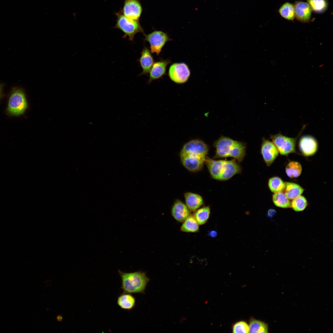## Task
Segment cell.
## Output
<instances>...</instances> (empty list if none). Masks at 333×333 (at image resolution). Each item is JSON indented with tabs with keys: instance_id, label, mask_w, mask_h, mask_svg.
Segmentation results:
<instances>
[{
	"instance_id": "obj_32",
	"label": "cell",
	"mask_w": 333,
	"mask_h": 333,
	"mask_svg": "<svg viewBox=\"0 0 333 333\" xmlns=\"http://www.w3.org/2000/svg\"><path fill=\"white\" fill-rule=\"evenodd\" d=\"M56 319L58 321L61 322L63 319V317L61 315H59L56 316Z\"/></svg>"
},
{
	"instance_id": "obj_23",
	"label": "cell",
	"mask_w": 333,
	"mask_h": 333,
	"mask_svg": "<svg viewBox=\"0 0 333 333\" xmlns=\"http://www.w3.org/2000/svg\"><path fill=\"white\" fill-rule=\"evenodd\" d=\"M193 216L199 225L204 224L208 219L210 209L208 206L198 208L195 211Z\"/></svg>"
},
{
	"instance_id": "obj_10",
	"label": "cell",
	"mask_w": 333,
	"mask_h": 333,
	"mask_svg": "<svg viewBox=\"0 0 333 333\" xmlns=\"http://www.w3.org/2000/svg\"><path fill=\"white\" fill-rule=\"evenodd\" d=\"M143 11L141 3L138 0H125L123 7L120 11L126 17L139 21Z\"/></svg>"
},
{
	"instance_id": "obj_8",
	"label": "cell",
	"mask_w": 333,
	"mask_h": 333,
	"mask_svg": "<svg viewBox=\"0 0 333 333\" xmlns=\"http://www.w3.org/2000/svg\"><path fill=\"white\" fill-rule=\"evenodd\" d=\"M144 40L150 45L151 53L159 55L166 43L171 40L166 33L160 31H155L150 33L144 34Z\"/></svg>"
},
{
	"instance_id": "obj_7",
	"label": "cell",
	"mask_w": 333,
	"mask_h": 333,
	"mask_svg": "<svg viewBox=\"0 0 333 333\" xmlns=\"http://www.w3.org/2000/svg\"><path fill=\"white\" fill-rule=\"evenodd\" d=\"M208 151V146L204 141L199 139H193L184 145L180 155L206 158Z\"/></svg>"
},
{
	"instance_id": "obj_20",
	"label": "cell",
	"mask_w": 333,
	"mask_h": 333,
	"mask_svg": "<svg viewBox=\"0 0 333 333\" xmlns=\"http://www.w3.org/2000/svg\"><path fill=\"white\" fill-rule=\"evenodd\" d=\"M285 194L289 199H293L301 195L304 189L299 185L293 183L286 182Z\"/></svg>"
},
{
	"instance_id": "obj_11",
	"label": "cell",
	"mask_w": 333,
	"mask_h": 333,
	"mask_svg": "<svg viewBox=\"0 0 333 333\" xmlns=\"http://www.w3.org/2000/svg\"><path fill=\"white\" fill-rule=\"evenodd\" d=\"M299 149L305 156L313 155L317 152L318 147V142L313 136L305 135L302 136L298 142Z\"/></svg>"
},
{
	"instance_id": "obj_18",
	"label": "cell",
	"mask_w": 333,
	"mask_h": 333,
	"mask_svg": "<svg viewBox=\"0 0 333 333\" xmlns=\"http://www.w3.org/2000/svg\"><path fill=\"white\" fill-rule=\"evenodd\" d=\"M185 204L191 211H195L200 207L203 204L202 197L199 195L190 192L184 194Z\"/></svg>"
},
{
	"instance_id": "obj_28",
	"label": "cell",
	"mask_w": 333,
	"mask_h": 333,
	"mask_svg": "<svg viewBox=\"0 0 333 333\" xmlns=\"http://www.w3.org/2000/svg\"><path fill=\"white\" fill-rule=\"evenodd\" d=\"M312 10L318 13L324 12L327 10L328 4L327 0H307Z\"/></svg>"
},
{
	"instance_id": "obj_12",
	"label": "cell",
	"mask_w": 333,
	"mask_h": 333,
	"mask_svg": "<svg viewBox=\"0 0 333 333\" xmlns=\"http://www.w3.org/2000/svg\"><path fill=\"white\" fill-rule=\"evenodd\" d=\"M261 153L266 165L269 166L278 156L279 152L272 142L263 138L261 146Z\"/></svg>"
},
{
	"instance_id": "obj_2",
	"label": "cell",
	"mask_w": 333,
	"mask_h": 333,
	"mask_svg": "<svg viewBox=\"0 0 333 333\" xmlns=\"http://www.w3.org/2000/svg\"><path fill=\"white\" fill-rule=\"evenodd\" d=\"M205 162L212 177L217 180H228L242 171L235 159L216 160L206 157Z\"/></svg>"
},
{
	"instance_id": "obj_9",
	"label": "cell",
	"mask_w": 333,
	"mask_h": 333,
	"mask_svg": "<svg viewBox=\"0 0 333 333\" xmlns=\"http://www.w3.org/2000/svg\"><path fill=\"white\" fill-rule=\"evenodd\" d=\"M191 72L188 66L185 63H175L170 66L168 76L174 82L179 84L186 83L189 79Z\"/></svg>"
},
{
	"instance_id": "obj_13",
	"label": "cell",
	"mask_w": 333,
	"mask_h": 333,
	"mask_svg": "<svg viewBox=\"0 0 333 333\" xmlns=\"http://www.w3.org/2000/svg\"><path fill=\"white\" fill-rule=\"evenodd\" d=\"M295 18L298 21L302 23H307L310 20L312 10L306 2L297 1L294 5Z\"/></svg>"
},
{
	"instance_id": "obj_33",
	"label": "cell",
	"mask_w": 333,
	"mask_h": 333,
	"mask_svg": "<svg viewBox=\"0 0 333 333\" xmlns=\"http://www.w3.org/2000/svg\"><path fill=\"white\" fill-rule=\"evenodd\" d=\"M210 235L212 236H215L217 235V233L215 231H212L209 233Z\"/></svg>"
},
{
	"instance_id": "obj_14",
	"label": "cell",
	"mask_w": 333,
	"mask_h": 333,
	"mask_svg": "<svg viewBox=\"0 0 333 333\" xmlns=\"http://www.w3.org/2000/svg\"><path fill=\"white\" fill-rule=\"evenodd\" d=\"M170 63V59H162L154 62L149 72L148 83L162 78L166 74L167 66Z\"/></svg>"
},
{
	"instance_id": "obj_25",
	"label": "cell",
	"mask_w": 333,
	"mask_h": 333,
	"mask_svg": "<svg viewBox=\"0 0 333 333\" xmlns=\"http://www.w3.org/2000/svg\"><path fill=\"white\" fill-rule=\"evenodd\" d=\"M249 333H268L267 324L261 321L251 319L249 325Z\"/></svg>"
},
{
	"instance_id": "obj_6",
	"label": "cell",
	"mask_w": 333,
	"mask_h": 333,
	"mask_svg": "<svg viewBox=\"0 0 333 333\" xmlns=\"http://www.w3.org/2000/svg\"><path fill=\"white\" fill-rule=\"evenodd\" d=\"M27 107L23 91L19 88H13L8 101V112L12 115L18 116L23 114Z\"/></svg>"
},
{
	"instance_id": "obj_15",
	"label": "cell",
	"mask_w": 333,
	"mask_h": 333,
	"mask_svg": "<svg viewBox=\"0 0 333 333\" xmlns=\"http://www.w3.org/2000/svg\"><path fill=\"white\" fill-rule=\"evenodd\" d=\"M183 165L188 171L196 172L200 170L205 162L206 158L184 155L180 156Z\"/></svg>"
},
{
	"instance_id": "obj_34",
	"label": "cell",
	"mask_w": 333,
	"mask_h": 333,
	"mask_svg": "<svg viewBox=\"0 0 333 333\" xmlns=\"http://www.w3.org/2000/svg\"><path fill=\"white\" fill-rule=\"evenodd\" d=\"M2 84H0V97L2 95Z\"/></svg>"
},
{
	"instance_id": "obj_29",
	"label": "cell",
	"mask_w": 333,
	"mask_h": 333,
	"mask_svg": "<svg viewBox=\"0 0 333 333\" xmlns=\"http://www.w3.org/2000/svg\"><path fill=\"white\" fill-rule=\"evenodd\" d=\"M293 199L291 202L290 207L296 212L303 211L307 206V201L302 196L300 195Z\"/></svg>"
},
{
	"instance_id": "obj_27",
	"label": "cell",
	"mask_w": 333,
	"mask_h": 333,
	"mask_svg": "<svg viewBox=\"0 0 333 333\" xmlns=\"http://www.w3.org/2000/svg\"><path fill=\"white\" fill-rule=\"evenodd\" d=\"M268 185L270 190L274 193L282 192L285 187V183L278 177H274L269 179Z\"/></svg>"
},
{
	"instance_id": "obj_16",
	"label": "cell",
	"mask_w": 333,
	"mask_h": 333,
	"mask_svg": "<svg viewBox=\"0 0 333 333\" xmlns=\"http://www.w3.org/2000/svg\"><path fill=\"white\" fill-rule=\"evenodd\" d=\"M190 210L186 205L181 201L175 200L172 207L171 214L177 221L183 223L190 215Z\"/></svg>"
},
{
	"instance_id": "obj_24",
	"label": "cell",
	"mask_w": 333,
	"mask_h": 333,
	"mask_svg": "<svg viewBox=\"0 0 333 333\" xmlns=\"http://www.w3.org/2000/svg\"><path fill=\"white\" fill-rule=\"evenodd\" d=\"M274 204L278 207L282 208L290 207V201L282 192L274 193L272 196Z\"/></svg>"
},
{
	"instance_id": "obj_19",
	"label": "cell",
	"mask_w": 333,
	"mask_h": 333,
	"mask_svg": "<svg viewBox=\"0 0 333 333\" xmlns=\"http://www.w3.org/2000/svg\"><path fill=\"white\" fill-rule=\"evenodd\" d=\"M117 303L121 308L130 310L135 306L136 299L131 294L123 292L117 298Z\"/></svg>"
},
{
	"instance_id": "obj_31",
	"label": "cell",
	"mask_w": 333,
	"mask_h": 333,
	"mask_svg": "<svg viewBox=\"0 0 333 333\" xmlns=\"http://www.w3.org/2000/svg\"><path fill=\"white\" fill-rule=\"evenodd\" d=\"M276 213L275 211L272 209H269L268 212V215L269 216H272Z\"/></svg>"
},
{
	"instance_id": "obj_17",
	"label": "cell",
	"mask_w": 333,
	"mask_h": 333,
	"mask_svg": "<svg viewBox=\"0 0 333 333\" xmlns=\"http://www.w3.org/2000/svg\"><path fill=\"white\" fill-rule=\"evenodd\" d=\"M148 48L144 47L141 52V56L138 60L142 69V73L139 75H146L149 73L154 63V59Z\"/></svg>"
},
{
	"instance_id": "obj_26",
	"label": "cell",
	"mask_w": 333,
	"mask_h": 333,
	"mask_svg": "<svg viewBox=\"0 0 333 333\" xmlns=\"http://www.w3.org/2000/svg\"><path fill=\"white\" fill-rule=\"evenodd\" d=\"M302 171L301 164L297 162L292 161L286 166V172L287 175L290 178H297L299 176Z\"/></svg>"
},
{
	"instance_id": "obj_30",
	"label": "cell",
	"mask_w": 333,
	"mask_h": 333,
	"mask_svg": "<svg viewBox=\"0 0 333 333\" xmlns=\"http://www.w3.org/2000/svg\"><path fill=\"white\" fill-rule=\"evenodd\" d=\"M233 333L249 332V325L244 321H240L236 323L232 327Z\"/></svg>"
},
{
	"instance_id": "obj_1",
	"label": "cell",
	"mask_w": 333,
	"mask_h": 333,
	"mask_svg": "<svg viewBox=\"0 0 333 333\" xmlns=\"http://www.w3.org/2000/svg\"><path fill=\"white\" fill-rule=\"evenodd\" d=\"M213 145L216 149L215 158L232 157L240 162L246 154L245 143L227 137L221 136L214 141Z\"/></svg>"
},
{
	"instance_id": "obj_22",
	"label": "cell",
	"mask_w": 333,
	"mask_h": 333,
	"mask_svg": "<svg viewBox=\"0 0 333 333\" xmlns=\"http://www.w3.org/2000/svg\"><path fill=\"white\" fill-rule=\"evenodd\" d=\"M278 12L282 17L288 20L293 21L295 18L294 5L290 2L283 4L279 8Z\"/></svg>"
},
{
	"instance_id": "obj_21",
	"label": "cell",
	"mask_w": 333,
	"mask_h": 333,
	"mask_svg": "<svg viewBox=\"0 0 333 333\" xmlns=\"http://www.w3.org/2000/svg\"><path fill=\"white\" fill-rule=\"evenodd\" d=\"M199 225L193 215L190 214L183 222L180 229L184 232H196L199 231Z\"/></svg>"
},
{
	"instance_id": "obj_5",
	"label": "cell",
	"mask_w": 333,
	"mask_h": 333,
	"mask_svg": "<svg viewBox=\"0 0 333 333\" xmlns=\"http://www.w3.org/2000/svg\"><path fill=\"white\" fill-rule=\"evenodd\" d=\"M306 126V125L303 126L299 134L295 138L288 137L280 133L270 135V138L281 154L287 155L296 152V142Z\"/></svg>"
},
{
	"instance_id": "obj_3",
	"label": "cell",
	"mask_w": 333,
	"mask_h": 333,
	"mask_svg": "<svg viewBox=\"0 0 333 333\" xmlns=\"http://www.w3.org/2000/svg\"><path fill=\"white\" fill-rule=\"evenodd\" d=\"M121 280V288L123 292L130 294L144 293L150 281L145 272L138 271L125 273L118 270Z\"/></svg>"
},
{
	"instance_id": "obj_4",
	"label": "cell",
	"mask_w": 333,
	"mask_h": 333,
	"mask_svg": "<svg viewBox=\"0 0 333 333\" xmlns=\"http://www.w3.org/2000/svg\"><path fill=\"white\" fill-rule=\"evenodd\" d=\"M115 14L117 19L114 28L120 30L124 33L123 38L128 37L129 40L132 41L136 34L140 32L145 34L139 21L129 19L124 16L120 11Z\"/></svg>"
}]
</instances>
